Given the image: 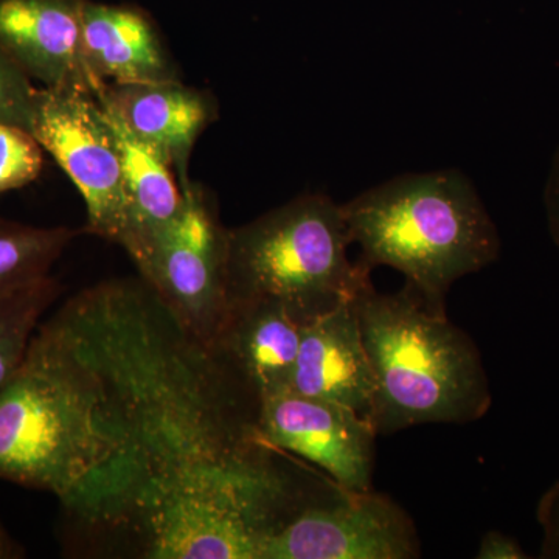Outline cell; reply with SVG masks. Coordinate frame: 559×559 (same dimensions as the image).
<instances>
[{
  "label": "cell",
  "mask_w": 559,
  "mask_h": 559,
  "mask_svg": "<svg viewBox=\"0 0 559 559\" xmlns=\"http://www.w3.org/2000/svg\"><path fill=\"white\" fill-rule=\"evenodd\" d=\"M38 87L0 47V121L32 132Z\"/></svg>",
  "instance_id": "cell-19"
},
{
  "label": "cell",
  "mask_w": 559,
  "mask_h": 559,
  "mask_svg": "<svg viewBox=\"0 0 559 559\" xmlns=\"http://www.w3.org/2000/svg\"><path fill=\"white\" fill-rule=\"evenodd\" d=\"M98 406L97 373L57 311L0 390V479L72 498L110 455Z\"/></svg>",
  "instance_id": "cell-2"
},
{
  "label": "cell",
  "mask_w": 559,
  "mask_h": 559,
  "mask_svg": "<svg viewBox=\"0 0 559 559\" xmlns=\"http://www.w3.org/2000/svg\"><path fill=\"white\" fill-rule=\"evenodd\" d=\"M61 290V283L49 275L0 299V390L20 369L36 330Z\"/></svg>",
  "instance_id": "cell-17"
},
{
  "label": "cell",
  "mask_w": 559,
  "mask_h": 559,
  "mask_svg": "<svg viewBox=\"0 0 559 559\" xmlns=\"http://www.w3.org/2000/svg\"><path fill=\"white\" fill-rule=\"evenodd\" d=\"M44 148L31 131L0 121V193L38 179Z\"/></svg>",
  "instance_id": "cell-18"
},
{
  "label": "cell",
  "mask_w": 559,
  "mask_h": 559,
  "mask_svg": "<svg viewBox=\"0 0 559 559\" xmlns=\"http://www.w3.org/2000/svg\"><path fill=\"white\" fill-rule=\"evenodd\" d=\"M0 47L47 90L97 95L84 61L81 0H0Z\"/></svg>",
  "instance_id": "cell-10"
},
{
  "label": "cell",
  "mask_w": 559,
  "mask_h": 559,
  "mask_svg": "<svg viewBox=\"0 0 559 559\" xmlns=\"http://www.w3.org/2000/svg\"><path fill=\"white\" fill-rule=\"evenodd\" d=\"M477 559H528L532 558L520 540L498 530H489L481 536Z\"/></svg>",
  "instance_id": "cell-21"
},
{
  "label": "cell",
  "mask_w": 559,
  "mask_h": 559,
  "mask_svg": "<svg viewBox=\"0 0 559 559\" xmlns=\"http://www.w3.org/2000/svg\"><path fill=\"white\" fill-rule=\"evenodd\" d=\"M340 489V488H337ZM415 522L390 496L344 491L330 502L301 506L275 530L260 559H415Z\"/></svg>",
  "instance_id": "cell-8"
},
{
  "label": "cell",
  "mask_w": 559,
  "mask_h": 559,
  "mask_svg": "<svg viewBox=\"0 0 559 559\" xmlns=\"http://www.w3.org/2000/svg\"><path fill=\"white\" fill-rule=\"evenodd\" d=\"M290 392L342 404L369 418L373 371L353 299L304 323Z\"/></svg>",
  "instance_id": "cell-12"
},
{
  "label": "cell",
  "mask_w": 559,
  "mask_h": 559,
  "mask_svg": "<svg viewBox=\"0 0 559 559\" xmlns=\"http://www.w3.org/2000/svg\"><path fill=\"white\" fill-rule=\"evenodd\" d=\"M25 557L24 547L10 535L0 521V559H20Z\"/></svg>",
  "instance_id": "cell-23"
},
{
  "label": "cell",
  "mask_w": 559,
  "mask_h": 559,
  "mask_svg": "<svg viewBox=\"0 0 559 559\" xmlns=\"http://www.w3.org/2000/svg\"><path fill=\"white\" fill-rule=\"evenodd\" d=\"M102 108L120 154L127 193V227L120 246L130 253L175 218L183 202V190L159 151L132 134L112 110Z\"/></svg>",
  "instance_id": "cell-15"
},
{
  "label": "cell",
  "mask_w": 559,
  "mask_h": 559,
  "mask_svg": "<svg viewBox=\"0 0 559 559\" xmlns=\"http://www.w3.org/2000/svg\"><path fill=\"white\" fill-rule=\"evenodd\" d=\"M257 429L275 451L319 466L344 491H369L378 432L366 415L330 401L286 392L260 401Z\"/></svg>",
  "instance_id": "cell-9"
},
{
  "label": "cell",
  "mask_w": 559,
  "mask_h": 559,
  "mask_svg": "<svg viewBox=\"0 0 559 559\" xmlns=\"http://www.w3.org/2000/svg\"><path fill=\"white\" fill-rule=\"evenodd\" d=\"M80 231L69 227H35L0 218V299L49 277Z\"/></svg>",
  "instance_id": "cell-16"
},
{
  "label": "cell",
  "mask_w": 559,
  "mask_h": 559,
  "mask_svg": "<svg viewBox=\"0 0 559 559\" xmlns=\"http://www.w3.org/2000/svg\"><path fill=\"white\" fill-rule=\"evenodd\" d=\"M170 223L128 255L176 322L213 348L229 311L227 234L205 191L191 182Z\"/></svg>",
  "instance_id": "cell-6"
},
{
  "label": "cell",
  "mask_w": 559,
  "mask_h": 559,
  "mask_svg": "<svg viewBox=\"0 0 559 559\" xmlns=\"http://www.w3.org/2000/svg\"><path fill=\"white\" fill-rule=\"evenodd\" d=\"M32 134L75 183L86 205V231L120 246L127 193L119 148L97 98L40 87Z\"/></svg>",
  "instance_id": "cell-7"
},
{
  "label": "cell",
  "mask_w": 559,
  "mask_h": 559,
  "mask_svg": "<svg viewBox=\"0 0 559 559\" xmlns=\"http://www.w3.org/2000/svg\"><path fill=\"white\" fill-rule=\"evenodd\" d=\"M353 307L373 371L369 419L378 436L488 414L492 395L476 342L448 316L432 314L411 285L380 294L370 282Z\"/></svg>",
  "instance_id": "cell-4"
},
{
  "label": "cell",
  "mask_w": 559,
  "mask_h": 559,
  "mask_svg": "<svg viewBox=\"0 0 559 559\" xmlns=\"http://www.w3.org/2000/svg\"><path fill=\"white\" fill-rule=\"evenodd\" d=\"M349 240L366 270L389 266L406 277L432 314H447L457 280L499 259L500 237L462 171L399 176L342 204Z\"/></svg>",
  "instance_id": "cell-3"
},
{
  "label": "cell",
  "mask_w": 559,
  "mask_h": 559,
  "mask_svg": "<svg viewBox=\"0 0 559 559\" xmlns=\"http://www.w3.org/2000/svg\"><path fill=\"white\" fill-rule=\"evenodd\" d=\"M95 98L112 110L132 134L159 151L182 189L190 186L191 153L216 117V105L209 94L173 80L106 83Z\"/></svg>",
  "instance_id": "cell-11"
},
{
  "label": "cell",
  "mask_w": 559,
  "mask_h": 559,
  "mask_svg": "<svg viewBox=\"0 0 559 559\" xmlns=\"http://www.w3.org/2000/svg\"><path fill=\"white\" fill-rule=\"evenodd\" d=\"M81 36L97 94L106 83L179 80L156 24L139 7L81 0Z\"/></svg>",
  "instance_id": "cell-14"
},
{
  "label": "cell",
  "mask_w": 559,
  "mask_h": 559,
  "mask_svg": "<svg viewBox=\"0 0 559 559\" xmlns=\"http://www.w3.org/2000/svg\"><path fill=\"white\" fill-rule=\"evenodd\" d=\"M301 329L275 301L231 304L212 352L260 403L293 389Z\"/></svg>",
  "instance_id": "cell-13"
},
{
  "label": "cell",
  "mask_w": 559,
  "mask_h": 559,
  "mask_svg": "<svg viewBox=\"0 0 559 559\" xmlns=\"http://www.w3.org/2000/svg\"><path fill=\"white\" fill-rule=\"evenodd\" d=\"M100 381L110 455L61 502L80 546L148 559H260L300 509L257 429L259 406L142 278L106 280L58 310Z\"/></svg>",
  "instance_id": "cell-1"
},
{
  "label": "cell",
  "mask_w": 559,
  "mask_h": 559,
  "mask_svg": "<svg viewBox=\"0 0 559 559\" xmlns=\"http://www.w3.org/2000/svg\"><path fill=\"white\" fill-rule=\"evenodd\" d=\"M544 207H546L551 240L559 249V150L551 160L549 178L544 190Z\"/></svg>",
  "instance_id": "cell-22"
},
{
  "label": "cell",
  "mask_w": 559,
  "mask_h": 559,
  "mask_svg": "<svg viewBox=\"0 0 559 559\" xmlns=\"http://www.w3.org/2000/svg\"><path fill=\"white\" fill-rule=\"evenodd\" d=\"M342 205L307 193L227 234V299L282 305L301 323L352 300L371 271L348 260Z\"/></svg>",
  "instance_id": "cell-5"
},
{
  "label": "cell",
  "mask_w": 559,
  "mask_h": 559,
  "mask_svg": "<svg viewBox=\"0 0 559 559\" xmlns=\"http://www.w3.org/2000/svg\"><path fill=\"white\" fill-rule=\"evenodd\" d=\"M536 521L543 528L539 558L559 559V480L540 496Z\"/></svg>",
  "instance_id": "cell-20"
}]
</instances>
